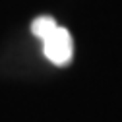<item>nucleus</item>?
Wrapping results in <instances>:
<instances>
[{"label": "nucleus", "instance_id": "obj_2", "mask_svg": "<svg viewBox=\"0 0 122 122\" xmlns=\"http://www.w3.org/2000/svg\"><path fill=\"white\" fill-rule=\"evenodd\" d=\"M56 27H58V23H56L54 18H51V16H39V18H35L33 23H31V33H33L37 39L43 41L45 37H49Z\"/></svg>", "mask_w": 122, "mask_h": 122}, {"label": "nucleus", "instance_id": "obj_1", "mask_svg": "<svg viewBox=\"0 0 122 122\" xmlns=\"http://www.w3.org/2000/svg\"><path fill=\"white\" fill-rule=\"evenodd\" d=\"M43 52L54 66H66L74 56V39L66 27H56L54 31L43 39Z\"/></svg>", "mask_w": 122, "mask_h": 122}]
</instances>
